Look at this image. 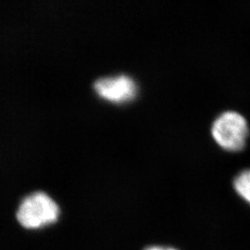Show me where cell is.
<instances>
[{"label": "cell", "instance_id": "7a4b0ae2", "mask_svg": "<svg viewBox=\"0 0 250 250\" xmlns=\"http://www.w3.org/2000/svg\"><path fill=\"white\" fill-rule=\"evenodd\" d=\"M250 128L246 118L236 111H225L214 121L211 135L224 150L238 152L247 144Z\"/></svg>", "mask_w": 250, "mask_h": 250}, {"label": "cell", "instance_id": "277c9868", "mask_svg": "<svg viewBox=\"0 0 250 250\" xmlns=\"http://www.w3.org/2000/svg\"><path fill=\"white\" fill-rule=\"evenodd\" d=\"M233 188L236 194L250 205V169L243 170L234 178Z\"/></svg>", "mask_w": 250, "mask_h": 250}, {"label": "cell", "instance_id": "5b68a950", "mask_svg": "<svg viewBox=\"0 0 250 250\" xmlns=\"http://www.w3.org/2000/svg\"><path fill=\"white\" fill-rule=\"evenodd\" d=\"M144 250H179L170 246H161V245H153L146 248Z\"/></svg>", "mask_w": 250, "mask_h": 250}, {"label": "cell", "instance_id": "6da1fadb", "mask_svg": "<svg viewBox=\"0 0 250 250\" xmlns=\"http://www.w3.org/2000/svg\"><path fill=\"white\" fill-rule=\"evenodd\" d=\"M61 213V207L53 197L43 191H36L20 202L16 220L27 231H40L57 224Z\"/></svg>", "mask_w": 250, "mask_h": 250}, {"label": "cell", "instance_id": "3957f363", "mask_svg": "<svg viewBox=\"0 0 250 250\" xmlns=\"http://www.w3.org/2000/svg\"><path fill=\"white\" fill-rule=\"evenodd\" d=\"M94 90L100 99L114 104H126L133 101L138 92L135 81L125 74L99 78Z\"/></svg>", "mask_w": 250, "mask_h": 250}]
</instances>
